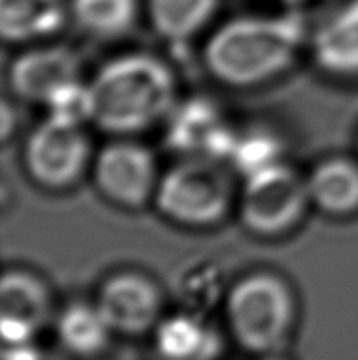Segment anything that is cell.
Returning a JSON list of instances; mask_svg holds the SVG:
<instances>
[{"mask_svg":"<svg viewBox=\"0 0 358 360\" xmlns=\"http://www.w3.org/2000/svg\"><path fill=\"white\" fill-rule=\"evenodd\" d=\"M91 122L112 135L145 131L176 106V77L164 60L125 54L106 62L89 83Z\"/></svg>","mask_w":358,"mask_h":360,"instance_id":"cell-1","label":"cell"},{"mask_svg":"<svg viewBox=\"0 0 358 360\" xmlns=\"http://www.w3.org/2000/svg\"><path fill=\"white\" fill-rule=\"evenodd\" d=\"M305 41L297 14L239 15L222 23L205 46L208 72L231 87H252L291 66Z\"/></svg>","mask_w":358,"mask_h":360,"instance_id":"cell-2","label":"cell"},{"mask_svg":"<svg viewBox=\"0 0 358 360\" xmlns=\"http://www.w3.org/2000/svg\"><path fill=\"white\" fill-rule=\"evenodd\" d=\"M229 338L243 351L266 356L291 345L299 326V301L286 278L252 272L229 287L224 301Z\"/></svg>","mask_w":358,"mask_h":360,"instance_id":"cell-3","label":"cell"},{"mask_svg":"<svg viewBox=\"0 0 358 360\" xmlns=\"http://www.w3.org/2000/svg\"><path fill=\"white\" fill-rule=\"evenodd\" d=\"M234 177L222 158L185 156L160 176L154 202L162 216L187 228H208L226 218Z\"/></svg>","mask_w":358,"mask_h":360,"instance_id":"cell-4","label":"cell"},{"mask_svg":"<svg viewBox=\"0 0 358 360\" xmlns=\"http://www.w3.org/2000/svg\"><path fill=\"white\" fill-rule=\"evenodd\" d=\"M239 216L245 228L262 237H276L293 229L310 202L307 179L279 160L245 177Z\"/></svg>","mask_w":358,"mask_h":360,"instance_id":"cell-5","label":"cell"},{"mask_svg":"<svg viewBox=\"0 0 358 360\" xmlns=\"http://www.w3.org/2000/svg\"><path fill=\"white\" fill-rule=\"evenodd\" d=\"M91 160V145L83 125L49 118L30 133L23 164L33 181L49 189H66L79 181Z\"/></svg>","mask_w":358,"mask_h":360,"instance_id":"cell-6","label":"cell"},{"mask_svg":"<svg viewBox=\"0 0 358 360\" xmlns=\"http://www.w3.org/2000/svg\"><path fill=\"white\" fill-rule=\"evenodd\" d=\"M95 302L116 335L137 338L153 333L166 316L160 285L151 276L135 270L108 276L98 287Z\"/></svg>","mask_w":358,"mask_h":360,"instance_id":"cell-7","label":"cell"},{"mask_svg":"<svg viewBox=\"0 0 358 360\" xmlns=\"http://www.w3.org/2000/svg\"><path fill=\"white\" fill-rule=\"evenodd\" d=\"M93 174L98 191L127 208H139L154 199L160 179L148 147L129 139L112 141L103 147L93 164Z\"/></svg>","mask_w":358,"mask_h":360,"instance_id":"cell-8","label":"cell"},{"mask_svg":"<svg viewBox=\"0 0 358 360\" xmlns=\"http://www.w3.org/2000/svg\"><path fill=\"white\" fill-rule=\"evenodd\" d=\"M56 314L51 287L41 276L22 268L4 272L0 283L2 343L39 339Z\"/></svg>","mask_w":358,"mask_h":360,"instance_id":"cell-9","label":"cell"},{"mask_svg":"<svg viewBox=\"0 0 358 360\" xmlns=\"http://www.w3.org/2000/svg\"><path fill=\"white\" fill-rule=\"evenodd\" d=\"M168 145L183 156H212L227 160L235 133L214 101L197 96L177 104L168 114Z\"/></svg>","mask_w":358,"mask_h":360,"instance_id":"cell-10","label":"cell"},{"mask_svg":"<svg viewBox=\"0 0 358 360\" xmlns=\"http://www.w3.org/2000/svg\"><path fill=\"white\" fill-rule=\"evenodd\" d=\"M77 54L60 44L37 46L12 62L8 81L18 98L46 104L60 89L79 79Z\"/></svg>","mask_w":358,"mask_h":360,"instance_id":"cell-11","label":"cell"},{"mask_svg":"<svg viewBox=\"0 0 358 360\" xmlns=\"http://www.w3.org/2000/svg\"><path fill=\"white\" fill-rule=\"evenodd\" d=\"M151 335L160 360H219L226 353L224 331L197 310L166 314Z\"/></svg>","mask_w":358,"mask_h":360,"instance_id":"cell-12","label":"cell"},{"mask_svg":"<svg viewBox=\"0 0 358 360\" xmlns=\"http://www.w3.org/2000/svg\"><path fill=\"white\" fill-rule=\"evenodd\" d=\"M312 54L324 72L341 77L358 75V0L331 10L312 33Z\"/></svg>","mask_w":358,"mask_h":360,"instance_id":"cell-13","label":"cell"},{"mask_svg":"<svg viewBox=\"0 0 358 360\" xmlns=\"http://www.w3.org/2000/svg\"><path fill=\"white\" fill-rule=\"evenodd\" d=\"M52 328L60 349L77 360L103 356L110 349L112 339L116 338L95 301L68 302L64 309L58 310Z\"/></svg>","mask_w":358,"mask_h":360,"instance_id":"cell-14","label":"cell"},{"mask_svg":"<svg viewBox=\"0 0 358 360\" xmlns=\"http://www.w3.org/2000/svg\"><path fill=\"white\" fill-rule=\"evenodd\" d=\"M68 10L66 0H0V33L8 43L51 37L62 30Z\"/></svg>","mask_w":358,"mask_h":360,"instance_id":"cell-15","label":"cell"},{"mask_svg":"<svg viewBox=\"0 0 358 360\" xmlns=\"http://www.w3.org/2000/svg\"><path fill=\"white\" fill-rule=\"evenodd\" d=\"M310 202L331 216H349L358 210V162L328 158L307 177Z\"/></svg>","mask_w":358,"mask_h":360,"instance_id":"cell-16","label":"cell"},{"mask_svg":"<svg viewBox=\"0 0 358 360\" xmlns=\"http://www.w3.org/2000/svg\"><path fill=\"white\" fill-rule=\"evenodd\" d=\"M218 0H146L154 31L172 43L197 37L216 14Z\"/></svg>","mask_w":358,"mask_h":360,"instance_id":"cell-17","label":"cell"},{"mask_svg":"<svg viewBox=\"0 0 358 360\" xmlns=\"http://www.w3.org/2000/svg\"><path fill=\"white\" fill-rule=\"evenodd\" d=\"M70 12L81 31L95 39H117L133 30L139 0H70Z\"/></svg>","mask_w":358,"mask_h":360,"instance_id":"cell-18","label":"cell"},{"mask_svg":"<svg viewBox=\"0 0 358 360\" xmlns=\"http://www.w3.org/2000/svg\"><path fill=\"white\" fill-rule=\"evenodd\" d=\"M227 160L237 172L249 177L260 169L279 162V145L276 137L264 131H249L247 135H235Z\"/></svg>","mask_w":358,"mask_h":360,"instance_id":"cell-19","label":"cell"},{"mask_svg":"<svg viewBox=\"0 0 358 360\" xmlns=\"http://www.w3.org/2000/svg\"><path fill=\"white\" fill-rule=\"evenodd\" d=\"M229 289H224L222 272L214 266H198L197 270H189L181 276L179 295H181L183 309L197 310L208 314L214 304L226 301Z\"/></svg>","mask_w":358,"mask_h":360,"instance_id":"cell-20","label":"cell"},{"mask_svg":"<svg viewBox=\"0 0 358 360\" xmlns=\"http://www.w3.org/2000/svg\"><path fill=\"white\" fill-rule=\"evenodd\" d=\"M49 108V116L64 120L70 124L83 125L91 122V95H89V83L81 79L73 81L66 87H62L44 104Z\"/></svg>","mask_w":358,"mask_h":360,"instance_id":"cell-21","label":"cell"},{"mask_svg":"<svg viewBox=\"0 0 358 360\" xmlns=\"http://www.w3.org/2000/svg\"><path fill=\"white\" fill-rule=\"evenodd\" d=\"M44 354L46 349L39 343V339L2 343V360H43Z\"/></svg>","mask_w":358,"mask_h":360,"instance_id":"cell-22","label":"cell"},{"mask_svg":"<svg viewBox=\"0 0 358 360\" xmlns=\"http://www.w3.org/2000/svg\"><path fill=\"white\" fill-rule=\"evenodd\" d=\"M10 124H12V108H10V104L4 101V103H2V137H4V139L10 135Z\"/></svg>","mask_w":358,"mask_h":360,"instance_id":"cell-23","label":"cell"},{"mask_svg":"<svg viewBox=\"0 0 358 360\" xmlns=\"http://www.w3.org/2000/svg\"><path fill=\"white\" fill-rule=\"evenodd\" d=\"M43 360H72V356H68L62 349H46V354H44Z\"/></svg>","mask_w":358,"mask_h":360,"instance_id":"cell-24","label":"cell"},{"mask_svg":"<svg viewBox=\"0 0 358 360\" xmlns=\"http://www.w3.org/2000/svg\"><path fill=\"white\" fill-rule=\"evenodd\" d=\"M258 360H289L286 354H266V356H258Z\"/></svg>","mask_w":358,"mask_h":360,"instance_id":"cell-25","label":"cell"},{"mask_svg":"<svg viewBox=\"0 0 358 360\" xmlns=\"http://www.w3.org/2000/svg\"><path fill=\"white\" fill-rule=\"evenodd\" d=\"M293 6H297V4H302V2H307V0H289Z\"/></svg>","mask_w":358,"mask_h":360,"instance_id":"cell-26","label":"cell"}]
</instances>
